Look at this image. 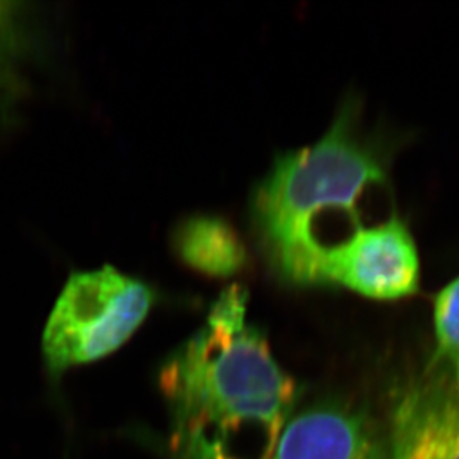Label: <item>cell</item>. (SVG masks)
I'll use <instances>...</instances> for the list:
<instances>
[{"instance_id":"6da1fadb","label":"cell","mask_w":459,"mask_h":459,"mask_svg":"<svg viewBox=\"0 0 459 459\" xmlns=\"http://www.w3.org/2000/svg\"><path fill=\"white\" fill-rule=\"evenodd\" d=\"M247 290H223L204 325L160 373L178 459H271L299 397L268 339L248 321Z\"/></svg>"},{"instance_id":"7a4b0ae2","label":"cell","mask_w":459,"mask_h":459,"mask_svg":"<svg viewBox=\"0 0 459 459\" xmlns=\"http://www.w3.org/2000/svg\"><path fill=\"white\" fill-rule=\"evenodd\" d=\"M386 180L388 153L361 131L356 100L345 101L318 142L277 156L255 187L250 216L271 271L290 286H321L316 226L334 212L361 226L359 201Z\"/></svg>"},{"instance_id":"3957f363","label":"cell","mask_w":459,"mask_h":459,"mask_svg":"<svg viewBox=\"0 0 459 459\" xmlns=\"http://www.w3.org/2000/svg\"><path fill=\"white\" fill-rule=\"evenodd\" d=\"M153 304L144 282L112 266L69 278L44 333L48 368L63 372L117 351L139 329Z\"/></svg>"},{"instance_id":"277c9868","label":"cell","mask_w":459,"mask_h":459,"mask_svg":"<svg viewBox=\"0 0 459 459\" xmlns=\"http://www.w3.org/2000/svg\"><path fill=\"white\" fill-rule=\"evenodd\" d=\"M420 255L408 225L397 214L327 244L321 286H342L377 300H395L420 289Z\"/></svg>"},{"instance_id":"5b68a950","label":"cell","mask_w":459,"mask_h":459,"mask_svg":"<svg viewBox=\"0 0 459 459\" xmlns=\"http://www.w3.org/2000/svg\"><path fill=\"white\" fill-rule=\"evenodd\" d=\"M390 459H459V391L437 359L395 395L388 429Z\"/></svg>"},{"instance_id":"8992f818","label":"cell","mask_w":459,"mask_h":459,"mask_svg":"<svg viewBox=\"0 0 459 459\" xmlns=\"http://www.w3.org/2000/svg\"><path fill=\"white\" fill-rule=\"evenodd\" d=\"M271 459H390V449L368 411L329 399L291 416Z\"/></svg>"},{"instance_id":"52a82bcc","label":"cell","mask_w":459,"mask_h":459,"mask_svg":"<svg viewBox=\"0 0 459 459\" xmlns=\"http://www.w3.org/2000/svg\"><path fill=\"white\" fill-rule=\"evenodd\" d=\"M174 247L185 264L210 277H230L247 264L243 239L219 217L196 216L183 221L174 235Z\"/></svg>"},{"instance_id":"ba28073f","label":"cell","mask_w":459,"mask_h":459,"mask_svg":"<svg viewBox=\"0 0 459 459\" xmlns=\"http://www.w3.org/2000/svg\"><path fill=\"white\" fill-rule=\"evenodd\" d=\"M433 323L437 339L433 357L451 368L459 391V277L434 298Z\"/></svg>"},{"instance_id":"9c48e42d","label":"cell","mask_w":459,"mask_h":459,"mask_svg":"<svg viewBox=\"0 0 459 459\" xmlns=\"http://www.w3.org/2000/svg\"><path fill=\"white\" fill-rule=\"evenodd\" d=\"M20 8H22L20 4L0 2V48L13 44Z\"/></svg>"},{"instance_id":"30bf717a","label":"cell","mask_w":459,"mask_h":459,"mask_svg":"<svg viewBox=\"0 0 459 459\" xmlns=\"http://www.w3.org/2000/svg\"><path fill=\"white\" fill-rule=\"evenodd\" d=\"M2 81H4V76L2 74V72H0V82H2Z\"/></svg>"}]
</instances>
